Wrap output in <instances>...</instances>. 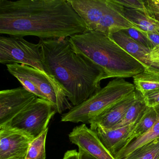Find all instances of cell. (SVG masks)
<instances>
[{
	"label": "cell",
	"mask_w": 159,
	"mask_h": 159,
	"mask_svg": "<svg viewBox=\"0 0 159 159\" xmlns=\"http://www.w3.org/2000/svg\"><path fill=\"white\" fill-rule=\"evenodd\" d=\"M87 31L68 0H0V34L49 39Z\"/></svg>",
	"instance_id": "6da1fadb"
},
{
	"label": "cell",
	"mask_w": 159,
	"mask_h": 159,
	"mask_svg": "<svg viewBox=\"0 0 159 159\" xmlns=\"http://www.w3.org/2000/svg\"><path fill=\"white\" fill-rule=\"evenodd\" d=\"M39 43L44 71L62 86L73 107L101 89V81L107 79L105 70L77 53L69 38L40 39Z\"/></svg>",
	"instance_id": "7a4b0ae2"
},
{
	"label": "cell",
	"mask_w": 159,
	"mask_h": 159,
	"mask_svg": "<svg viewBox=\"0 0 159 159\" xmlns=\"http://www.w3.org/2000/svg\"><path fill=\"white\" fill-rule=\"evenodd\" d=\"M73 50L103 69L108 78L134 77L145 70L144 66L107 35L87 31L69 38Z\"/></svg>",
	"instance_id": "3957f363"
},
{
	"label": "cell",
	"mask_w": 159,
	"mask_h": 159,
	"mask_svg": "<svg viewBox=\"0 0 159 159\" xmlns=\"http://www.w3.org/2000/svg\"><path fill=\"white\" fill-rule=\"evenodd\" d=\"M135 90L133 84L123 78H116L87 100L63 114L61 121L90 124L97 117Z\"/></svg>",
	"instance_id": "277c9868"
},
{
	"label": "cell",
	"mask_w": 159,
	"mask_h": 159,
	"mask_svg": "<svg viewBox=\"0 0 159 159\" xmlns=\"http://www.w3.org/2000/svg\"><path fill=\"white\" fill-rule=\"evenodd\" d=\"M9 73L23 87L39 98L50 101L57 113L62 114L73 107L64 89L52 76L35 68L18 63L6 65Z\"/></svg>",
	"instance_id": "5b68a950"
},
{
	"label": "cell",
	"mask_w": 159,
	"mask_h": 159,
	"mask_svg": "<svg viewBox=\"0 0 159 159\" xmlns=\"http://www.w3.org/2000/svg\"><path fill=\"white\" fill-rule=\"evenodd\" d=\"M56 112L50 101L38 98L2 126L22 131L34 139L49 128L50 120Z\"/></svg>",
	"instance_id": "8992f818"
},
{
	"label": "cell",
	"mask_w": 159,
	"mask_h": 159,
	"mask_svg": "<svg viewBox=\"0 0 159 159\" xmlns=\"http://www.w3.org/2000/svg\"><path fill=\"white\" fill-rule=\"evenodd\" d=\"M0 63H18L44 71L39 44L32 43L22 37H0Z\"/></svg>",
	"instance_id": "52a82bcc"
},
{
	"label": "cell",
	"mask_w": 159,
	"mask_h": 159,
	"mask_svg": "<svg viewBox=\"0 0 159 159\" xmlns=\"http://www.w3.org/2000/svg\"><path fill=\"white\" fill-rule=\"evenodd\" d=\"M24 87L0 92V127L4 126L38 98Z\"/></svg>",
	"instance_id": "ba28073f"
},
{
	"label": "cell",
	"mask_w": 159,
	"mask_h": 159,
	"mask_svg": "<svg viewBox=\"0 0 159 159\" xmlns=\"http://www.w3.org/2000/svg\"><path fill=\"white\" fill-rule=\"evenodd\" d=\"M33 140L22 131L0 127V159L25 158Z\"/></svg>",
	"instance_id": "9c48e42d"
},
{
	"label": "cell",
	"mask_w": 159,
	"mask_h": 159,
	"mask_svg": "<svg viewBox=\"0 0 159 159\" xmlns=\"http://www.w3.org/2000/svg\"><path fill=\"white\" fill-rule=\"evenodd\" d=\"M71 143L97 159H116L106 148L96 133L83 124L73 128L69 134Z\"/></svg>",
	"instance_id": "30bf717a"
},
{
	"label": "cell",
	"mask_w": 159,
	"mask_h": 159,
	"mask_svg": "<svg viewBox=\"0 0 159 159\" xmlns=\"http://www.w3.org/2000/svg\"><path fill=\"white\" fill-rule=\"evenodd\" d=\"M139 30L125 15V8L115 0H107V6L94 30L108 36L123 30Z\"/></svg>",
	"instance_id": "8fae6325"
},
{
	"label": "cell",
	"mask_w": 159,
	"mask_h": 159,
	"mask_svg": "<svg viewBox=\"0 0 159 159\" xmlns=\"http://www.w3.org/2000/svg\"><path fill=\"white\" fill-rule=\"evenodd\" d=\"M135 90L127 97L108 109L92 121L90 128L95 131L98 127L104 129H111L118 124L124 117L127 110L137 98Z\"/></svg>",
	"instance_id": "7c38bea8"
},
{
	"label": "cell",
	"mask_w": 159,
	"mask_h": 159,
	"mask_svg": "<svg viewBox=\"0 0 159 159\" xmlns=\"http://www.w3.org/2000/svg\"><path fill=\"white\" fill-rule=\"evenodd\" d=\"M136 124L115 129L98 127L94 131L102 144L115 157L122 149L126 147L128 139Z\"/></svg>",
	"instance_id": "4fadbf2b"
},
{
	"label": "cell",
	"mask_w": 159,
	"mask_h": 159,
	"mask_svg": "<svg viewBox=\"0 0 159 159\" xmlns=\"http://www.w3.org/2000/svg\"><path fill=\"white\" fill-rule=\"evenodd\" d=\"M108 37L131 56L139 61L148 70L149 54L151 50L138 43L122 30L111 34Z\"/></svg>",
	"instance_id": "5bb4252c"
},
{
	"label": "cell",
	"mask_w": 159,
	"mask_h": 159,
	"mask_svg": "<svg viewBox=\"0 0 159 159\" xmlns=\"http://www.w3.org/2000/svg\"><path fill=\"white\" fill-rule=\"evenodd\" d=\"M154 107L157 111L158 117L152 127L145 134L135 139L125 148L122 149L115 156V159H125L136 149L148 142L159 138V106Z\"/></svg>",
	"instance_id": "9a60e30c"
},
{
	"label": "cell",
	"mask_w": 159,
	"mask_h": 159,
	"mask_svg": "<svg viewBox=\"0 0 159 159\" xmlns=\"http://www.w3.org/2000/svg\"><path fill=\"white\" fill-rule=\"evenodd\" d=\"M125 15L139 31L159 34V24L148 17L144 12L125 8Z\"/></svg>",
	"instance_id": "2e32d148"
},
{
	"label": "cell",
	"mask_w": 159,
	"mask_h": 159,
	"mask_svg": "<svg viewBox=\"0 0 159 159\" xmlns=\"http://www.w3.org/2000/svg\"><path fill=\"white\" fill-rule=\"evenodd\" d=\"M137 92L136 99L127 110L122 120L111 129L120 128L130 125L137 124L146 111L148 106L145 103L143 96Z\"/></svg>",
	"instance_id": "e0dca14e"
},
{
	"label": "cell",
	"mask_w": 159,
	"mask_h": 159,
	"mask_svg": "<svg viewBox=\"0 0 159 159\" xmlns=\"http://www.w3.org/2000/svg\"><path fill=\"white\" fill-rule=\"evenodd\" d=\"M157 117L158 113L155 108L148 107L143 116L136 124L131 133L126 146L135 139L146 134L153 126L157 120Z\"/></svg>",
	"instance_id": "ac0fdd59"
},
{
	"label": "cell",
	"mask_w": 159,
	"mask_h": 159,
	"mask_svg": "<svg viewBox=\"0 0 159 159\" xmlns=\"http://www.w3.org/2000/svg\"><path fill=\"white\" fill-rule=\"evenodd\" d=\"M135 91L142 95L159 88V75L144 70L133 77Z\"/></svg>",
	"instance_id": "d6986e66"
},
{
	"label": "cell",
	"mask_w": 159,
	"mask_h": 159,
	"mask_svg": "<svg viewBox=\"0 0 159 159\" xmlns=\"http://www.w3.org/2000/svg\"><path fill=\"white\" fill-rule=\"evenodd\" d=\"M125 159H159V138L136 149Z\"/></svg>",
	"instance_id": "ffe728a7"
},
{
	"label": "cell",
	"mask_w": 159,
	"mask_h": 159,
	"mask_svg": "<svg viewBox=\"0 0 159 159\" xmlns=\"http://www.w3.org/2000/svg\"><path fill=\"white\" fill-rule=\"evenodd\" d=\"M48 129L30 144L25 159H46V139Z\"/></svg>",
	"instance_id": "44dd1931"
},
{
	"label": "cell",
	"mask_w": 159,
	"mask_h": 159,
	"mask_svg": "<svg viewBox=\"0 0 159 159\" xmlns=\"http://www.w3.org/2000/svg\"><path fill=\"white\" fill-rule=\"evenodd\" d=\"M131 39L141 45L152 50L154 48L153 45L148 39L139 30L134 28H129L122 30Z\"/></svg>",
	"instance_id": "7402d4cb"
},
{
	"label": "cell",
	"mask_w": 159,
	"mask_h": 159,
	"mask_svg": "<svg viewBox=\"0 0 159 159\" xmlns=\"http://www.w3.org/2000/svg\"><path fill=\"white\" fill-rule=\"evenodd\" d=\"M145 14L159 24V0H147L144 1Z\"/></svg>",
	"instance_id": "603a6c76"
},
{
	"label": "cell",
	"mask_w": 159,
	"mask_h": 159,
	"mask_svg": "<svg viewBox=\"0 0 159 159\" xmlns=\"http://www.w3.org/2000/svg\"><path fill=\"white\" fill-rule=\"evenodd\" d=\"M115 1L125 9L142 12L145 11L144 1L142 0H115Z\"/></svg>",
	"instance_id": "cb8c5ba5"
},
{
	"label": "cell",
	"mask_w": 159,
	"mask_h": 159,
	"mask_svg": "<svg viewBox=\"0 0 159 159\" xmlns=\"http://www.w3.org/2000/svg\"><path fill=\"white\" fill-rule=\"evenodd\" d=\"M142 96L148 107H154L159 106V88L146 93Z\"/></svg>",
	"instance_id": "d4e9b609"
},
{
	"label": "cell",
	"mask_w": 159,
	"mask_h": 159,
	"mask_svg": "<svg viewBox=\"0 0 159 159\" xmlns=\"http://www.w3.org/2000/svg\"><path fill=\"white\" fill-rule=\"evenodd\" d=\"M142 32L151 42L153 47L159 46V34L152 32H147L145 31H140Z\"/></svg>",
	"instance_id": "484cf974"
},
{
	"label": "cell",
	"mask_w": 159,
	"mask_h": 159,
	"mask_svg": "<svg viewBox=\"0 0 159 159\" xmlns=\"http://www.w3.org/2000/svg\"><path fill=\"white\" fill-rule=\"evenodd\" d=\"M146 71L159 75V59L150 61L148 70Z\"/></svg>",
	"instance_id": "4316f807"
},
{
	"label": "cell",
	"mask_w": 159,
	"mask_h": 159,
	"mask_svg": "<svg viewBox=\"0 0 159 159\" xmlns=\"http://www.w3.org/2000/svg\"><path fill=\"white\" fill-rule=\"evenodd\" d=\"M63 159H80L79 152L76 150L67 151L64 154Z\"/></svg>",
	"instance_id": "83f0119b"
},
{
	"label": "cell",
	"mask_w": 159,
	"mask_h": 159,
	"mask_svg": "<svg viewBox=\"0 0 159 159\" xmlns=\"http://www.w3.org/2000/svg\"><path fill=\"white\" fill-rule=\"evenodd\" d=\"M149 57L150 61L159 59V46H156L151 50Z\"/></svg>",
	"instance_id": "f1b7e54d"
},
{
	"label": "cell",
	"mask_w": 159,
	"mask_h": 159,
	"mask_svg": "<svg viewBox=\"0 0 159 159\" xmlns=\"http://www.w3.org/2000/svg\"><path fill=\"white\" fill-rule=\"evenodd\" d=\"M80 159H97L81 149H79Z\"/></svg>",
	"instance_id": "f546056e"
},
{
	"label": "cell",
	"mask_w": 159,
	"mask_h": 159,
	"mask_svg": "<svg viewBox=\"0 0 159 159\" xmlns=\"http://www.w3.org/2000/svg\"><path fill=\"white\" fill-rule=\"evenodd\" d=\"M25 159V158H23V157H20V158H12V159Z\"/></svg>",
	"instance_id": "4dcf8cb0"
}]
</instances>
